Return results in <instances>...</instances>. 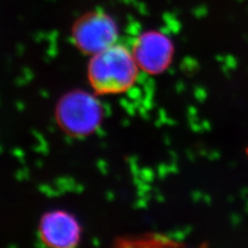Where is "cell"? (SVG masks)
<instances>
[{
    "instance_id": "1",
    "label": "cell",
    "mask_w": 248,
    "mask_h": 248,
    "mask_svg": "<svg viewBox=\"0 0 248 248\" xmlns=\"http://www.w3.org/2000/svg\"><path fill=\"white\" fill-rule=\"evenodd\" d=\"M139 66L132 51L115 44L91 56L88 66V79L97 95L124 93L135 84Z\"/></svg>"
},
{
    "instance_id": "2",
    "label": "cell",
    "mask_w": 248,
    "mask_h": 248,
    "mask_svg": "<svg viewBox=\"0 0 248 248\" xmlns=\"http://www.w3.org/2000/svg\"><path fill=\"white\" fill-rule=\"evenodd\" d=\"M104 109L96 93L74 90L64 94L55 108V119L62 132L82 138L98 131Z\"/></svg>"
},
{
    "instance_id": "3",
    "label": "cell",
    "mask_w": 248,
    "mask_h": 248,
    "mask_svg": "<svg viewBox=\"0 0 248 248\" xmlns=\"http://www.w3.org/2000/svg\"><path fill=\"white\" fill-rule=\"evenodd\" d=\"M72 37L79 51L92 56L117 44L118 28L105 13L92 12L77 20Z\"/></svg>"
},
{
    "instance_id": "4",
    "label": "cell",
    "mask_w": 248,
    "mask_h": 248,
    "mask_svg": "<svg viewBox=\"0 0 248 248\" xmlns=\"http://www.w3.org/2000/svg\"><path fill=\"white\" fill-rule=\"evenodd\" d=\"M82 228L78 219L66 211L45 213L39 222L40 240L49 248H71L78 245Z\"/></svg>"
},
{
    "instance_id": "5",
    "label": "cell",
    "mask_w": 248,
    "mask_h": 248,
    "mask_svg": "<svg viewBox=\"0 0 248 248\" xmlns=\"http://www.w3.org/2000/svg\"><path fill=\"white\" fill-rule=\"evenodd\" d=\"M132 52L140 69L147 74L156 75L169 67L172 60L173 46L166 36L148 32L136 40Z\"/></svg>"
}]
</instances>
